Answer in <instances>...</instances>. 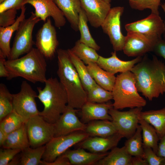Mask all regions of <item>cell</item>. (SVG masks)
Instances as JSON below:
<instances>
[{"mask_svg":"<svg viewBox=\"0 0 165 165\" xmlns=\"http://www.w3.org/2000/svg\"><path fill=\"white\" fill-rule=\"evenodd\" d=\"M108 152L96 153L86 152L84 149L78 148L73 150L68 149L63 154L69 160L71 165H90L106 156Z\"/></svg>","mask_w":165,"mask_h":165,"instance_id":"44dd1931","label":"cell"},{"mask_svg":"<svg viewBox=\"0 0 165 165\" xmlns=\"http://www.w3.org/2000/svg\"><path fill=\"white\" fill-rule=\"evenodd\" d=\"M5 65L9 73L8 80L21 77L33 83H45L47 79L46 58L37 48L33 47L20 58L8 59Z\"/></svg>","mask_w":165,"mask_h":165,"instance_id":"3957f363","label":"cell"},{"mask_svg":"<svg viewBox=\"0 0 165 165\" xmlns=\"http://www.w3.org/2000/svg\"><path fill=\"white\" fill-rule=\"evenodd\" d=\"M20 15L16 19L13 24L6 27H0V51L6 58H9L11 48L10 41L14 32L16 31L21 22L25 18L26 8L22 7Z\"/></svg>","mask_w":165,"mask_h":165,"instance_id":"603a6c76","label":"cell"},{"mask_svg":"<svg viewBox=\"0 0 165 165\" xmlns=\"http://www.w3.org/2000/svg\"><path fill=\"white\" fill-rule=\"evenodd\" d=\"M72 53L87 65L90 62L97 63L99 55L96 50L77 40L75 46L70 49Z\"/></svg>","mask_w":165,"mask_h":165,"instance_id":"1f68e13d","label":"cell"},{"mask_svg":"<svg viewBox=\"0 0 165 165\" xmlns=\"http://www.w3.org/2000/svg\"><path fill=\"white\" fill-rule=\"evenodd\" d=\"M45 147V145H44L34 148L29 147L22 150L19 165H40Z\"/></svg>","mask_w":165,"mask_h":165,"instance_id":"836d02e7","label":"cell"},{"mask_svg":"<svg viewBox=\"0 0 165 165\" xmlns=\"http://www.w3.org/2000/svg\"><path fill=\"white\" fill-rule=\"evenodd\" d=\"M87 67L96 83L105 89L112 91L116 79L114 74L104 70L96 63L90 62L87 65Z\"/></svg>","mask_w":165,"mask_h":165,"instance_id":"cb8c5ba5","label":"cell"},{"mask_svg":"<svg viewBox=\"0 0 165 165\" xmlns=\"http://www.w3.org/2000/svg\"><path fill=\"white\" fill-rule=\"evenodd\" d=\"M45 83L43 88L37 87V97L44 106L39 115L47 122L54 124L67 108L68 95L64 86L56 78H50Z\"/></svg>","mask_w":165,"mask_h":165,"instance_id":"277c9868","label":"cell"},{"mask_svg":"<svg viewBox=\"0 0 165 165\" xmlns=\"http://www.w3.org/2000/svg\"><path fill=\"white\" fill-rule=\"evenodd\" d=\"M142 107L130 108L127 111H120L112 108L108 113L111 116L117 133L128 139L135 132L139 125Z\"/></svg>","mask_w":165,"mask_h":165,"instance_id":"8fae6325","label":"cell"},{"mask_svg":"<svg viewBox=\"0 0 165 165\" xmlns=\"http://www.w3.org/2000/svg\"><path fill=\"white\" fill-rule=\"evenodd\" d=\"M125 28L127 32L139 34L153 45L162 38L164 24L159 15L151 13L144 19L126 24Z\"/></svg>","mask_w":165,"mask_h":165,"instance_id":"52a82bcc","label":"cell"},{"mask_svg":"<svg viewBox=\"0 0 165 165\" xmlns=\"http://www.w3.org/2000/svg\"><path fill=\"white\" fill-rule=\"evenodd\" d=\"M13 111V95L6 86L0 84V121Z\"/></svg>","mask_w":165,"mask_h":165,"instance_id":"e575fe53","label":"cell"},{"mask_svg":"<svg viewBox=\"0 0 165 165\" xmlns=\"http://www.w3.org/2000/svg\"><path fill=\"white\" fill-rule=\"evenodd\" d=\"M103 0L104 1L110 3L111 2L112 0Z\"/></svg>","mask_w":165,"mask_h":165,"instance_id":"f907efd6","label":"cell"},{"mask_svg":"<svg viewBox=\"0 0 165 165\" xmlns=\"http://www.w3.org/2000/svg\"><path fill=\"white\" fill-rule=\"evenodd\" d=\"M67 50L83 86L87 92L96 82L90 75L85 63L75 55L70 49Z\"/></svg>","mask_w":165,"mask_h":165,"instance_id":"f1b7e54d","label":"cell"},{"mask_svg":"<svg viewBox=\"0 0 165 165\" xmlns=\"http://www.w3.org/2000/svg\"><path fill=\"white\" fill-rule=\"evenodd\" d=\"M25 0H6L0 3V13L11 9H21L25 6Z\"/></svg>","mask_w":165,"mask_h":165,"instance_id":"b9f144b4","label":"cell"},{"mask_svg":"<svg viewBox=\"0 0 165 165\" xmlns=\"http://www.w3.org/2000/svg\"><path fill=\"white\" fill-rule=\"evenodd\" d=\"M17 10L11 9L0 13V27H6L14 24L16 21Z\"/></svg>","mask_w":165,"mask_h":165,"instance_id":"ab89813d","label":"cell"},{"mask_svg":"<svg viewBox=\"0 0 165 165\" xmlns=\"http://www.w3.org/2000/svg\"><path fill=\"white\" fill-rule=\"evenodd\" d=\"M58 68L57 73L68 97V105L80 109L87 102V93L70 59L67 50H57Z\"/></svg>","mask_w":165,"mask_h":165,"instance_id":"7a4b0ae2","label":"cell"},{"mask_svg":"<svg viewBox=\"0 0 165 165\" xmlns=\"http://www.w3.org/2000/svg\"><path fill=\"white\" fill-rule=\"evenodd\" d=\"M139 123L142 130L143 146L151 148L157 154L160 138L156 130L143 119H140Z\"/></svg>","mask_w":165,"mask_h":165,"instance_id":"f546056e","label":"cell"},{"mask_svg":"<svg viewBox=\"0 0 165 165\" xmlns=\"http://www.w3.org/2000/svg\"><path fill=\"white\" fill-rule=\"evenodd\" d=\"M112 108V103L110 101L102 103L87 101L80 109L81 121L85 124L95 120L112 121V118L108 111Z\"/></svg>","mask_w":165,"mask_h":165,"instance_id":"d6986e66","label":"cell"},{"mask_svg":"<svg viewBox=\"0 0 165 165\" xmlns=\"http://www.w3.org/2000/svg\"><path fill=\"white\" fill-rule=\"evenodd\" d=\"M116 51L111 53V56L105 58L99 56L97 64L104 70L113 74L130 71L135 65L140 61L142 57H136L128 61H124L117 57Z\"/></svg>","mask_w":165,"mask_h":165,"instance_id":"ffe728a7","label":"cell"},{"mask_svg":"<svg viewBox=\"0 0 165 165\" xmlns=\"http://www.w3.org/2000/svg\"><path fill=\"white\" fill-rule=\"evenodd\" d=\"M89 136L84 131H78L65 135L54 137L45 145L42 159L47 162H53L70 147Z\"/></svg>","mask_w":165,"mask_h":165,"instance_id":"9c48e42d","label":"cell"},{"mask_svg":"<svg viewBox=\"0 0 165 165\" xmlns=\"http://www.w3.org/2000/svg\"><path fill=\"white\" fill-rule=\"evenodd\" d=\"M30 146L26 123L19 129L8 134L2 146L4 148L21 150Z\"/></svg>","mask_w":165,"mask_h":165,"instance_id":"4316f807","label":"cell"},{"mask_svg":"<svg viewBox=\"0 0 165 165\" xmlns=\"http://www.w3.org/2000/svg\"><path fill=\"white\" fill-rule=\"evenodd\" d=\"M41 19L32 12L30 16L22 21L16 31L9 60L17 59L29 52L34 43L32 32L35 25Z\"/></svg>","mask_w":165,"mask_h":165,"instance_id":"8992f818","label":"cell"},{"mask_svg":"<svg viewBox=\"0 0 165 165\" xmlns=\"http://www.w3.org/2000/svg\"><path fill=\"white\" fill-rule=\"evenodd\" d=\"M157 154L165 159V135L160 139Z\"/></svg>","mask_w":165,"mask_h":165,"instance_id":"bcb514c9","label":"cell"},{"mask_svg":"<svg viewBox=\"0 0 165 165\" xmlns=\"http://www.w3.org/2000/svg\"><path fill=\"white\" fill-rule=\"evenodd\" d=\"M124 146L128 152L132 156H140L143 158L142 130L139 125L134 134L126 140Z\"/></svg>","mask_w":165,"mask_h":165,"instance_id":"d6a6232c","label":"cell"},{"mask_svg":"<svg viewBox=\"0 0 165 165\" xmlns=\"http://www.w3.org/2000/svg\"><path fill=\"white\" fill-rule=\"evenodd\" d=\"M144 56L130 71L138 92L151 101L165 94V64L155 55L151 59Z\"/></svg>","mask_w":165,"mask_h":165,"instance_id":"6da1fadb","label":"cell"},{"mask_svg":"<svg viewBox=\"0 0 165 165\" xmlns=\"http://www.w3.org/2000/svg\"><path fill=\"white\" fill-rule=\"evenodd\" d=\"M91 26L97 28L101 26L110 10L111 4L103 0H80Z\"/></svg>","mask_w":165,"mask_h":165,"instance_id":"2e32d148","label":"cell"},{"mask_svg":"<svg viewBox=\"0 0 165 165\" xmlns=\"http://www.w3.org/2000/svg\"><path fill=\"white\" fill-rule=\"evenodd\" d=\"M90 136L107 137L117 133V129L112 121L95 120L86 124L84 131Z\"/></svg>","mask_w":165,"mask_h":165,"instance_id":"d4e9b609","label":"cell"},{"mask_svg":"<svg viewBox=\"0 0 165 165\" xmlns=\"http://www.w3.org/2000/svg\"><path fill=\"white\" fill-rule=\"evenodd\" d=\"M152 52L165 59V39L162 38L155 43Z\"/></svg>","mask_w":165,"mask_h":165,"instance_id":"7bdbcfd3","label":"cell"},{"mask_svg":"<svg viewBox=\"0 0 165 165\" xmlns=\"http://www.w3.org/2000/svg\"><path fill=\"white\" fill-rule=\"evenodd\" d=\"M130 7L134 9L143 11L149 9L151 13L159 15V7L161 0H127Z\"/></svg>","mask_w":165,"mask_h":165,"instance_id":"74e56055","label":"cell"},{"mask_svg":"<svg viewBox=\"0 0 165 165\" xmlns=\"http://www.w3.org/2000/svg\"><path fill=\"white\" fill-rule=\"evenodd\" d=\"M22 150L20 149L4 148L0 150V165H8L15 156Z\"/></svg>","mask_w":165,"mask_h":165,"instance_id":"60d3db41","label":"cell"},{"mask_svg":"<svg viewBox=\"0 0 165 165\" xmlns=\"http://www.w3.org/2000/svg\"><path fill=\"white\" fill-rule=\"evenodd\" d=\"M78 110L67 105L64 112L54 124V137L65 135L78 131H84L86 124L80 121L76 116Z\"/></svg>","mask_w":165,"mask_h":165,"instance_id":"9a60e30c","label":"cell"},{"mask_svg":"<svg viewBox=\"0 0 165 165\" xmlns=\"http://www.w3.org/2000/svg\"><path fill=\"white\" fill-rule=\"evenodd\" d=\"M75 31L79 30V15L82 9L80 0H54Z\"/></svg>","mask_w":165,"mask_h":165,"instance_id":"7402d4cb","label":"cell"},{"mask_svg":"<svg viewBox=\"0 0 165 165\" xmlns=\"http://www.w3.org/2000/svg\"><path fill=\"white\" fill-rule=\"evenodd\" d=\"M124 9L123 7L120 6L111 8L101 26L108 36L116 51L123 50L124 44L125 36L121 31L120 22Z\"/></svg>","mask_w":165,"mask_h":165,"instance_id":"7c38bea8","label":"cell"},{"mask_svg":"<svg viewBox=\"0 0 165 165\" xmlns=\"http://www.w3.org/2000/svg\"><path fill=\"white\" fill-rule=\"evenodd\" d=\"M153 46L150 42L140 34L127 32L123 50L128 57H142L152 51Z\"/></svg>","mask_w":165,"mask_h":165,"instance_id":"ac0fdd59","label":"cell"},{"mask_svg":"<svg viewBox=\"0 0 165 165\" xmlns=\"http://www.w3.org/2000/svg\"><path fill=\"white\" fill-rule=\"evenodd\" d=\"M40 165H71L68 159L63 154L58 157L53 162H47L41 161Z\"/></svg>","mask_w":165,"mask_h":165,"instance_id":"ee69618b","label":"cell"},{"mask_svg":"<svg viewBox=\"0 0 165 165\" xmlns=\"http://www.w3.org/2000/svg\"><path fill=\"white\" fill-rule=\"evenodd\" d=\"M36 48L46 58H53L57 50L59 42L54 27L50 17L48 18L36 35Z\"/></svg>","mask_w":165,"mask_h":165,"instance_id":"4fadbf2b","label":"cell"},{"mask_svg":"<svg viewBox=\"0 0 165 165\" xmlns=\"http://www.w3.org/2000/svg\"><path fill=\"white\" fill-rule=\"evenodd\" d=\"M88 19L84 10L82 8L79 15V30L80 33V41L96 51H98L100 47L96 43L92 37L87 25Z\"/></svg>","mask_w":165,"mask_h":165,"instance_id":"4dcf8cb0","label":"cell"},{"mask_svg":"<svg viewBox=\"0 0 165 165\" xmlns=\"http://www.w3.org/2000/svg\"><path fill=\"white\" fill-rule=\"evenodd\" d=\"M123 138L118 133L105 137L89 136L77 144L78 148L87 149L91 152L104 153L116 147Z\"/></svg>","mask_w":165,"mask_h":165,"instance_id":"e0dca14e","label":"cell"},{"mask_svg":"<svg viewBox=\"0 0 165 165\" xmlns=\"http://www.w3.org/2000/svg\"><path fill=\"white\" fill-rule=\"evenodd\" d=\"M26 124L30 145L33 148L46 144L54 136V124L47 122L39 114L28 119Z\"/></svg>","mask_w":165,"mask_h":165,"instance_id":"30bf717a","label":"cell"},{"mask_svg":"<svg viewBox=\"0 0 165 165\" xmlns=\"http://www.w3.org/2000/svg\"><path fill=\"white\" fill-rule=\"evenodd\" d=\"M13 110L26 122L30 118L38 115L35 98L37 95L26 81H23L17 93L12 94Z\"/></svg>","mask_w":165,"mask_h":165,"instance_id":"ba28073f","label":"cell"},{"mask_svg":"<svg viewBox=\"0 0 165 165\" xmlns=\"http://www.w3.org/2000/svg\"><path fill=\"white\" fill-rule=\"evenodd\" d=\"M131 165H148L146 161L140 156H132Z\"/></svg>","mask_w":165,"mask_h":165,"instance_id":"7dc6e473","label":"cell"},{"mask_svg":"<svg viewBox=\"0 0 165 165\" xmlns=\"http://www.w3.org/2000/svg\"><path fill=\"white\" fill-rule=\"evenodd\" d=\"M88 101L102 103L113 99L112 92L107 90L96 83L87 92Z\"/></svg>","mask_w":165,"mask_h":165,"instance_id":"8d00e7d4","label":"cell"},{"mask_svg":"<svg viewBox=\"0 0 165 165\" xmlns=\"http://www.w3.org/2000/svg\"><path fill=\"white\" fill-rule=\"evenodd\" d=\"M6 0H0V3Z\"/></svg>","mask_w":165,"mask_h":165,"instance_id":"816d5d0a","label":"cell"},{"mask_svg":"<svg viewBox=\"0 0 165 165\" xmlns=\"http://www.w3.org/2000/svg\"><path fill=\"white\" fill-rule=\"evenodd\" d=\"M112 92L114 109L143 108L146 104V101L138 93L134 75L131 71L117 75Z\"/></svg>","mask_w":165,"mask_h":165,"instance_id":"5b68a950","label":"cell"},{"mask_svg":"<svg viewBox=\"0 0 165 165\" xmlns=\"http://www.w3.org/2000/svg\"><path fill=\"white\" fill-rule=\"evenodd\" d=\"M24 3L30 4L34 7L35 14L41 20L45 22L51 17L56 27L59 28L65 24L66 18L54 0H25Z\"/></svg>","mask_w":165,"mask_h":165,"instance_id":"5bb4252c","label":"cell"},{"mask_svg":"<svg viewBox=\"0 0 165 165\" xmlns=\"http://www.w3.org/2000/svg\"><path fill=\"white\" fill-rule=\"evenodd\" d=\"M162 9H163L164 12L165 13V3H163V4H161V5ZM164 31L163 33V35H164V39H165V20L164 21Z\"/></svg>","mask_w":165,"mask_h":165,"instance_id":"681fc988","label":"cell"},{"mask_svg":"<svg viewBox=\"0 0 165 165\" xmlns=\"http://www.w3.org/2000/svg\"><path fill=\"white\" fill-rule=\"evenodd\" d=\"M8 134L0 129V145L2 146L5 141Z\"/></svg>","mask_w":165,"mask_h":165,"instance_id":"c3c4849f","label":"cell"},{"mask_svg":"<svg viewBox=\"0 0 165 165\" xmlns=\"http://www.w3.org/2000/svg\"><path fill=\"white\" fill-rule=\"evenodd\" d=\"M140 119L155 128L160 139L165 135V107L159 110L142 111Z\"/></svg>","mask_w":165,"mask_h":165,"instance_id":"83f0119b","label":"cell"},{"mask_svg":"<svg viewBox=\"0 0 165 165\" xmlns=\"http://www.w3.org/2000/svg\"><path fill=\"white\" fill-rule=\"evenodd\" d=\"M143 158L148 165H164L165 159L158 156L150 147H144Z\"/></svg>","mask_w":165,"mask_h":165,"instance_id":"f35d334b","label":"cell"},{"mask_svg":"<svg viewBox=\"0 0 165 165\" xmlns=\"http://www.w3.org/2000/svg\"><path fill=\"white\" fill-rule=\"evenodd\" d=\"M26 122L21 116L13 110L0 121V129L8 134L20 127Z\"/></svg>","mask_w":165,"mask_h":165,"instance_id":"d590c367","label":"cell"},{"mask_svg":"<svg viewBox=\"0 0 165 165\" xmlns=\"http://www.w3.org/2000/svg\"><path fill=\"white\" fill-rule=\"evenodd\" d=\"M6 58L0 51V77H6L9 75L8 72L5 65Z\"/></svg>","mask_w":165,"mask_h":165,"instance_id":"f6af8a7d","label":"cell"},{"mask_svg":"<svg viewBox=\"0 0 165 165\" xmlns=\"http://www.w3.org/2000/svg\"><path fill=\"white\" fill-rule=\"evenodd\" d=\"M103 158L96 163V165H131L132 156L127 152L124 146L116 147Z\"/></svg>","mask_w":165,"mask_h":165,"instance_id":"484cf974","label":"cell"}]
</instances>
